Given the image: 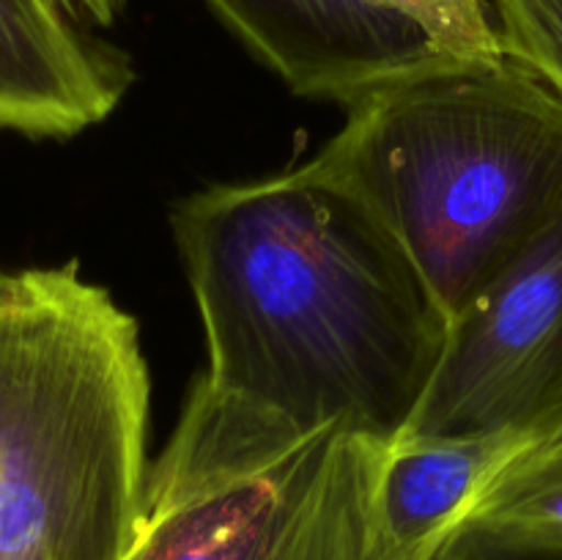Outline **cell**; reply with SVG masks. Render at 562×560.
Segmentation results:
<instances>
[{"label":"cell","mask_w":562,"mask_h":560,"mask_svg":"<svg viewBox=\"0 0 562 560\" xmlns=\"http://www.w3.org/2000/svg\"><path fill=\"white\" fill-rule=\"evenodd\" d=\"M170 225L206 333L203 388L296 434L406 432L450 322L355 192L305 163L192 192Z\"/></svg>","instance_id":"1"},{"label":"cell","mask_w":562,"mask_h":560,"mask_svg":"<svg viewBox=\"0 0 562 560\" xmlns=\"http://www.w3.org/2000/svg\"><path fill=\"white\" fill-rule=\"evenodd\" d=\"M291 91L349 108L453 60L505 55L486 0H206Z\"/></svg>","instance_id":"6"},{"label":"cell","mask_w":562,"mask_h":560,"mask_svg":"<svg viewBox=\"0 0 562 560\" xmlns=\"http://www.w3.org/2000/svg\"><path fill=\"white\" fill-rule=\"evenodd\" d=\"M390 231L450 318L562 209V97L521 60L373 88L311 159Z\"/></svg>","instance_id":"2"},{"label":"cell","mask_w":562,"mask_h":560,"mask_svg":"<svg viewBox=\"0 0 562 560\" xmlns=\"http://www.w3.org/2000/svg\"><path fill=\"white\" fill-rule=\"evenodd\" d=\"M135 318L77 264L0 300V560H124L148 481Z\"/></svg>","instance_id":"3"},{"label":"cell","mask_w":562,"mask_h":560,"mask_svg":"<svg viewBox=\"0 0 562 560\" xmlns=\"http://www.w3.org/2000/svg\"><path fill=\"white\" fill-rule=\"evenodd\" d=\"M464 522L562 538V421L532 434L505 461Z\"/></svg>","instance_id":"9"},{"label":"cell","mask_w":562,"mask_h":560,"mask_svg":"<svg viewBox=\"0 0 562 560\" xmlns=\"http://www.w3.org/2000/svg\"><path fill=\"white\" fill-rule=\"evenodd\" d=\"M536 432L398 437L376 481L379 525L404 560H428Z\"/></svg>","instance_id":"8"},{"label":"cell","mask_w":562,"mask_h":560,"mask_svg":"<svg viewBox=\"0 0 562 560\" xmlns=\"http://www.w3.org/2000/svg\"><path fill=\"white\" fill-rule=\"evenodd\" d=\"M86 27H110L124 11L126 0H58Z\"/></svg>","instance_id":"12"},{"label":"cell","mask_w":562,"mask_h":560,"mask_svg":"<svg viewBox=\"0 0 562 560\" xmlns=\"http://www.w3.org/2000/svg\"><path fill=\"white\" fill-rule=\"evenodd\" d=\"M132 80L130 55L58 0H0V130L71 137L108 119Z\"/></svg>","instance_id":"7"},{"label":"cell","mask_w":562,"mask_h":560,"mask_svg":"<svg viewBox=\"0 0 562 560\" xmlns=\"http://www.w3.org/2000/svg\"><path fill=\"white\" fill-rule=\"evenodd\" d=\"M428 560H562V538L461 522Z\"/></svg>","instance_id":"11"},{"label":"cell","mask_w":562,"mask_h":560,"mask_svg":"<svg viewBox=\"0 0 562 560\" xmlns=\"http://www.w3.org/2000/svg\"><path fill=\"white\" fill-rule=\"evenodd\" d=\"M505 55L530 66L562 97V0H486Z\"/></svg>","instance_id":"10"},{"label":"cell","mask_w":562,"mask_h":560,"mask_svg":"<svg viewBox=\"0 0 562 560\" xmlns=\"http://www.w3.org/2000/svg\"><path fill=\"white\" fill-rule=\"evenodd\" d=\"M14 280H16V275L0 272V300H3L11 289H14Z\"/></svg>","instance_id":"13"},{"label":"cell","mask_w":562,"mask_h":560,"mask_svg":"<svg viewBox=\"0 0 562 560\" xmlns=\"http://www.w3.org/2000/svg\"><path fill=\"white\" fill-rule=\"evenodd\" d=\"M387 445L296 434L195 382L124 560H404L379 525Z\"/></svg>","instance_id":"4"},{"label":"cell","mask_w":562,"mask_h":560,"mask_svg":"<svg viewBox=\"0 0 562 560\" xmlns=\"http://www.w3.org/2000/svg\"><path fill=\"white\" fill-rule=\"evenodd\" d=\"M562 421V209L450 318L401 437L541 432Z\"/></svg>","instance_id":"5"}]
</instances>
